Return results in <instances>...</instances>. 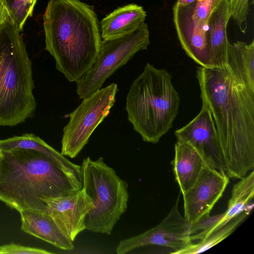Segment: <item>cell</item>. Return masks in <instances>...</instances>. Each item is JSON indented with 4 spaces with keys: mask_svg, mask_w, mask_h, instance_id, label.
I'll return each mask as SVG.
<instances>
[{
    "mask_svg": "<svg viewBox=\"0 0 254 254\" xmlns=\"http://www.w3.org/2000/svg\"><path fill=\"white\" fill-rule=\"evenodd\" d=\"M254 195V171H252L234 186L227 209L224 212L222 219L213 231L223 226L242 212L251 211L250 207L253 205L251 206L250 202Z\"/></svg>",
    "mask_w": 254,
    "mask_h": 254,
    "instance_id": "obj_20",
    "label": "cell"
},
{
    "mask_svg": "<svg viewBox=\"0 0 254 254\" xmlns=\"http://www.w3.org/2000/svg\"><path fill=\"white\" fill-rule=\"evenodd\" d=\"M81 167L82 189L93 206L85 218L86 229L111 235L116 224L126 211L129 198L128 184L100 157H87Z\"/></svg>",
    "mask_w": 254,
    "mask_h": 254,
    "instance_id": "obj_6",
    "label": "cell"
},
{
    "mask_svg": "<svg viewBox=\"0 0 254 254\" xmlns=\"http://www.w3.org/2000/svg\"><path fill=\"white\" fill-rule=\"evenodd\" d=\"M19 213L21 229L24 232L63 250L74 248L73 242L62 233L48 211L23 210Z\"/></svg>",
    "mask_w": 254,
    "mask_h": 254,
    "instance_id": "obj_16",
    "label": "cell"
},
{
    "mask_svg": "<svg viewBox=\"0 0 254 254\" xmlns=\"http://www.w3.org/2000/svg\"><path fill=\"white\" fill-rule=\"evenodd\" d=\"M150 43L149 32L145 23L123 36L103 40L93 66L76 82V93L79 98H86L100 89L111 75L126 64L136 53L146 50Z\"/></svg>",
    "mask_w": 254,
    "mask_h": 254,
    "instance_id": "obj_7",
    "label": "cell"
},
{
    "mask_svg": "<svg viewBox=\"0 0 254 254\" xmlns=\"http://www.w3.org/2000/svg\"><path fill=\"white\" fill-rule=\"evenodd\" d=\"M146 12L143 7L130 3L120 7L105 16L100 22L103 40L123 36L145 23Z\"/></svg>",
    "mask_w": 254,
    "mask_h": 254,
    "instance_id": "obj_18",
    "label": "cell"
},
{
    "mask_svg": "<svg viewBox=\"0 0 254 254\" xmlns=\"http://www.w3.org/2000/svg\"><path fill=\"white\" fill-rule=\"evenodd\" d=\"M43 201L58 229L71 241L86 229L85 218L93 204L82 189L66 195L47 198Z\"/></svg>",
    "mask_w": 254,
    "mask_h": 254,
    "instance_id": "obj_13",
    "label": "cell"
},
{
    "mask_svg": "<svg viewBox=\"0 0 254 254\" xmlns=\"http://www.w3.org/2000/svg\"><path fill=\"white\" fill-rule=\"evenodd\" d=\"M180 102L171 75L147 63L127 95V119L144 141L156 144L172 127Z\"/></svg>",
    "mask_w": 254,
    "mask_h": 254,
    "instance_id": "obj_4",
    "label": "cell"
},
{
    "mask_svg": "<svg viewBox=\"0 0 254 254\" xmlns=\"http://www.w3.org/2000/svg\"><path fill=\"white\" fill-rule=\"evenodd\" d=\"M0 200L19 212L45 211L43 200L80 190L49 157L33 149L1 150Z\"/></svg>",
    "mask_w": 254,
    "mask_h": 254,
    "instance_id": "obj_3",
    "label": "cell"
},
{
    "mask_svg": "<svg viewBox=\"0 0 254 254\" xmlns=\"http://www.w3.org/2000/svg\"><path fill=\"white\" fill-rule=\"evenodd\" d=\"M2 156V151L0 149V161L1 159Z\"/></svg>",
    "mask_w": 254,
    "mask_h": 254,
    "instance_id": "obj_27",
    "label": "cell"
},
{
    "mask_svg": "<svg viewBox=\"0 0 254 254\" xmlns=\"http://www.w3.org/2000/svg\"><path fill=\"white\" fill-rule=\"evenodd\" d=\"M11 15L0 29V127L31 117L36 107L32 62Z\"/></svg>",
    "mask_w": 254,
    "mask_h": 254,
    "instance_id": "obj_5",
    "label": "cell"
},
{
    "mask_svg": "<svg viewBox=\"0 0 254 254\" xmlns=\"http://www.w3.org/2000/svg\"><path fill=\"white\" fill-rule=\"evenodd\" d=\"M179 196L168 214L156 226L138 235L121 240L116 248L118 254H125L149 245L171 248L173 253L187 247L190 239V224L178 208Z\"/></svg>",
    "mask_w": 254,
    "mask_h": 254,
    "instance_id": "obj_10",
    "label": "cell"
},
{
    "mask_svg": "<svg viewBox=\"0 0 254 254\" xmlns=\"http://www.w3.org/2000/svg\"><path fill=\"white\" fill-rule=\"evenodd\" d=\"M231 17L227 0H218L209 21L208 43L211 67L227 65L230 43L227 34L228 22Z\"/></svg>",
    "mask_w": 254,
    "mask_h": 254,
    "instance_id": "obj_15",
    "label": "cell"
},
{
    "mask_svg": "<svg viewBox=\"0 0 254 254\" xmlns=\"http://www.w3.org/2000/svg\"><path fill=\"white\" fill-rule=\"evenodd\" d=\"M196 77L202 104L214 122L225 173L241 179L254 168V93L237 82L227 64L199 66Z\"/></svg>",
    "mask_w": 254,
    "mask_h": 254,
    "instance_id": "obj_1",
    "label": "cell"
},
{
    "mask_svg": "<svg viewBox=\"0 0 254 254\" xmlns=\"http://www.w3.org/2000/svg\"><path fill=\"white\" fill-rule=\"evenodd\" d=\"M15 148L35 150L46 155L61 168L79 190L82 189L81 166L70 161L39 136L32 133H25L0 140L1 150Z\"/></svg>",
    "mask_w": 254,
    "mask_h": 254,
    "instance_id": "obj_14",
    "label": "cell"
},
{
    "mask_svg": "<svg viewBox=\"0 0 254 254\" xmlns=\"http://www.w3.org/2000/svg\"><path fill=\"white\" fill-rule=\"evenodd\" d=\"M196 0H177L176 4L181 6H185L193 2Z\"/></svg>",
    "mask_w": 254,
    "mask_h": 254,
    "instance_id": "obj_26",
    "label": "cell"
},
{
    "mask_svg": "<svg viewBox=\"0 0 254 254\" xmlns=\"http://www.w3.org/2000/svg\"><path fill=\"white\" fill-rule=\"evenodd\" d=\"M250 211H244L231 220L213 231L206 237L199 240L197 243H191L187 247L173 254H196L202 253L218 244L229 235L246 219Z\"/></svg>",
    "mask_w": 254,
    "mask_h": 254,
    "instance_id": "obj_21",
    "label": "cell"
},
{
    "mask_svg": "<svg viewBox=\"0 0 254 254\" xmlns=\"http://www.w3.org/2000/svg\"><path fill=\"white\" fill-rule=\"evenodd\" d=\"M43 20L45 49L57 69L77 82L93 66L102 43L94 7L80 0H50Z\"/></svg>",
    "mask_w": 254,
    "mask_h": 254,
    "instance_id": "obj_2",
    "label": "cell"
},
{
    "mask_svg": "<svg viewBox=\"0 0 254 254\" xmlns=\"http://www.w3.org/2000/svg\"><path fill=\"white\" fill-rule=\"evenodd\" d=\"M6 0H0V29L11 16Z\"/></svg>",
    "mask_w": 254,
    "mask_h": 254,
    "instance_id": "obj_25",
    "label": "cell"
},
{
    "mask_svg": "<svg viewBox=\"0 0 254 254\" xmlns=\"http://www.w3.org/2000/svg\"><path fill=\"white\" fill-rule=\"evenodd\" d=\"M227 64L240 84L254 93V40L230 43Z\"/></svg>",
    "mask_w": 254,
    "mask_h": 254,
    "instance_id": "obj_19",
    "label": "cell"
},
{
    "mask_svg": "<svg viewBox=\"0 0 254 254\" xmlns=\"http://www.w3.org/2000/svg\"><path fill=\"white\" fill-rule=\"evenodd\" d=\"M118 85L112 83L89 97L69 114L63 129L61 154L75 158L88 143L92 133L108 116L115 103Z\"/></svg>",
    "mask_w": 254,
    "mask_h": 254,
    "instance_id": "obj_8",
    "label": "cell"
},
{
    "mask_svg": "<svg viewBox=\"0 0 254 254\" xmlns=\"http://www.w3.org/2000/svg\"><path fill=\"white\" fill-rule=\"evenodd\" d=\"M218 0H196L185 6L175 3L173 21L178 39L187 55L201 66L211 67L209 21Z\"/></svg>",
    "mask_w": 254,
    "mask_h": 254,
    "instance_id": "obj_9",
    "label": "cell"
},
{
    "mask_svg": "<svg viewBox=\"0 0 254 254\" xmlns=\"http://www.w3.org/2000/svg\"><path fill=\"white\" fill-rule=\"evenodd\" d=\"M229 183L225 172L206 166L183 194L184 218L190 224L210 213Z\"/></svg>",
    "mask_w": 254,
    "mask_h": 254,
    "instance_id": "obj_11",
    "label": "cell"
},
{
    "mask_svg": "<svg viewBox=\"0 0 254 254\" xmlns=\"http://www.w3.org/2000/svg\"><path fill=\"white\" fill-rule=\"evenodd\" d=\"M172 163L175 180L182 194L192 187L202 169L208 166L194 148L180 140L175 143Z\"/></svg>",
    "mask_w": 254,
    "mask_h": 254,
    "instance_id": "obj_17",
    "label": "cell"
},
{
    "mask_svg": "<svg viewBox=\"0 0 254 254\" xmlns=\"http://www.w3.org/2000/svg\"><path fill=\"white\" fill-rule=\"evenodd\" d=\"M10 12L20 31L28 18L32 15L35 4L28 0H6Z\"/></svg>",
    "mask_w": 254,
    "mask_h": 254,
    "instance_id": "obj_22",
    "label": "cell"
},
{
    "mask_svg": "<svg viewBox=\"0 0 254 254\" xmlns=\"http://www.w3.org/2000/svg\"><path fill=\"white\" fill-rule=\"evenodd\" d=\"M233 18L240 31L245 33L248 27L247 19L250 0H227Z\"/></svg>",
    "mask_w": 254,
    "mask_h": 254,
    "instance_id": "obj_23",
    "label": "cell"
},
{
    "mask_svg": "<svg viewBox=\"0 0 254 254\" xmlns=\"http://www.w3.org/2000/svg\"><path fill=\"white\" fill-rule=\"evenodd\" d=\"M177 140L194 148L207 165L225 171L222 154L214 122L208 108L202 104L198 115L183 127L176 130Z\"/></svg>",
    "mask_w": 254,
    "mask_h": 254,
    "instance_id": "obj_12",
    "label": "cell"
},
{
    "mask_svg": "<svg viewBox=\"0 0 254 254\" xmlns=\"http://www.w3.org/2000/svg\"><path fill=\"white\" fill-rule=\"evenodd\" d=\"M45 250L10 243L0 246V254H51Z\"/></svg>",
    "mask_w": 254,
    "mask_h": 254,
    "instance_id": "obj_24",
    "label": "cell"
}]
</instances>
